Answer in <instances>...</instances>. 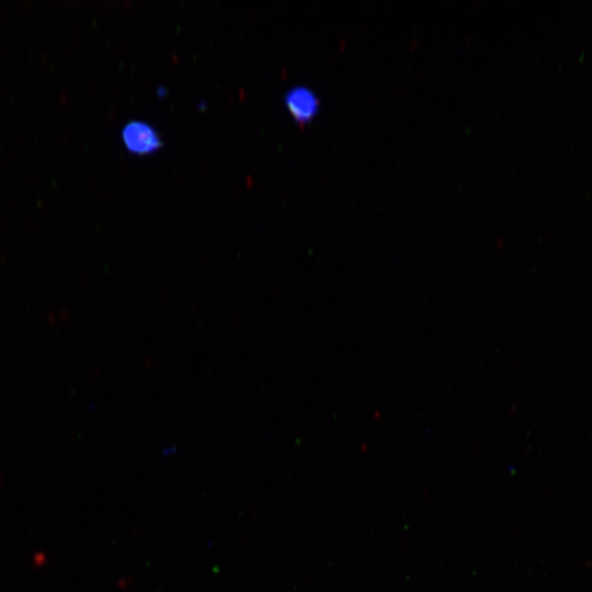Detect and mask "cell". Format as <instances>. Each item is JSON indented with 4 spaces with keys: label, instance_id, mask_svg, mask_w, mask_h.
Returning <instances> with one entry per match:
<instances>
[{
    "label": "cell",
    "instance_id": "obj_1",
    "mask_svg": "<svg viewBox=\"0 0 592 592\" xmlns=\"http://www.w3.org/2000/svg\"><path fill=\"white\" fill-rule=\"evenodd\" d=\"M122 139L129 151L139 155L153 152L162 145L159 134L151 125L135 119L124 125Z\"/></svg>",
    "mask_w": 592,
    "mask_h": 592
},
{
    "label": "cell",
    "instance_id": "obj_2",
    "mask_svg": "<svg viewBox=\"0 0 592 592\" xmlns=\"http://www.w3.org/2000/svg\"><path fill=\"white\" fill-rule=\"evenodd\" d=\"M285 104L293 117L300 124L311 121L319 110L317 95L306 87H295L285 94Z\"/></svg>",
    "mask_w": 592,
    "mask_h": 592
}]
</instances>
